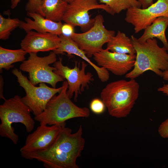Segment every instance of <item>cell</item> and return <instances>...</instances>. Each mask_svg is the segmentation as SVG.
Returning <instances> with one entry per match:
<instances>
[{
    "label": "cell",
    "mask_w": 168,
    "mask_h": 168,
    "mask_svg": "<svg viewBox=\"0 0 168 168\" xmlns=\"http://www.w3.org/2000/svg\"><path fill=\"white\" fill-rule=\"evenodd\" d=\"M60 42L59 47L53 51L56 54H63L67 53L68 55H77L86 62L96 71L99 79L102 82L107 81L110 78L109 72L102 67L93 63L85 53L78 46L76 42L69 37L61 34L59 35Z\"/></svg>",
    "instance_id": "16"
},
{
    "label": "cell",
    "mask_w": 168,
    "mask_h": 168,
    "mask_svg": "<svg viewBox=\"0 0 168 168\" xmlns=\"http://www.w3.org/2000/svg\"><path fill=\"white\" fill-rule=\"evenodd\" d=\"M21 0H11V8L14 9L17 5Z\"/></svg>",
    "instance_id": "29"
},
{
    "label": "cell",
    "mask_w": 168,
    "mask_h": 168,
    "mask_svg": "<svg viewBox=\"0 0 168 168\" xmlns=\"http://www.w3.org/2000/svg\"><path fill=\"white\" fill-rule=\"evenodd\" d=\"M106 49L122 54H134L136 53L131 38L120 31L107 43Z\"/></svg>",
    "instance_id": "19"
},
{
    "label": "cell",
    "mask_w": 168,
    "mask_h": 168,
    "mask_svg": "<svg viewBox=\"0 0 168 168\" xmlns=\"http://www.w3.org/2000/svg\"><path fill=\"white\" fill-rule=\"evenodd\" d=\"M27 15L33 19L25 18V21H20L19 27L26 32L33 30L41 33H50L60 35L62 34L61 21L55 22L46 18L35 12H27Z\"/></svg>",
    "instance_id": "15"
},
{
    "label": "cell",
    "mask_w": 168,
    "mask_h": 168,
    "mask_svg": "<svg viewBox=\"0 0 168 168\" xmlns=\"http://www.w3.org/2000/svg\"><path fill=\"white\" fill-rule=\"evenodd\" d=\"M12 73L16 77L19 86L25 91L26 95L22 98L23 102L30 108L35 116L41 113L50 100L56 94L59 93L62 89V86L58 88L51 87L44 83L35 86L16 68L12 70Z\"/></svg>",
    "instance_id": "7"
},
{
    "label": "cell",
    "mask_w": 168,
    "mask_h": 168,
    "mask_svg": "<svg viewBox=\"0 0 168 168\" xmlns=\"http://www.w3.org/2000/svg\"><path fill=\"white\" fill-rule=\"evenodd\" d=\"M3 79L2 78V76H0V87H1L2 90H0V98L3 99L4 100H5L6 99H5V98L4 97L2 93V87L3 86ZM1 89L0 90H1Z\"/></svg>",
    "instance_id": "30"
},
{
    "label": "cell",
    "mask_w": 168,
    "mask_h": 168,
    "mask_svg": "<svg viewBox=\"0 0 168 168\" xmlns=\"http://www.w3.org/2000/svg\"><path fill=\"white\" fill-rule=\"evenodd\" d=\"M168 26V17H158L144 29L143 34L138 40L140 42H144L148 39L156 38L162 42L163 47L168 51V42L165 35Z\"/></svg>",
    "instance_id": "17"
},
{
    "label": "cell",
    "mask_w": 168,
    "mask_h": 168,
    "mask_svg": "<svg viewBox=\"0 0 168 168\" xmlns=\"http://www.w3.org/2000/svg\"><path fill=\"white\" fill-rule=\"evenodd\" d=\"M105 105L102 100L96 98L93 99L91 102L90 108L93 113L96 114H100L105 111Z\"/></svg>",
    "instance_id": "24"
},
{
    "label": "cell",
    "mask_w": 168,
    "mask_h": 168,
    "mask_svg": "<svg viewBox=\"0 0 168 168\" xmlns=\"http://www.w3.org/2000/svg\"><path fill=\"white\" fill-rule=\"evenodd\" d=\"M29 54L28 59L22 62L19 69L28 73L29 80L32 84L35 86L41 83H47L56 88L57 83L64 80L54 72L56 68L49 66L57 61L56 54L53 51L43 57L38 56L37 53Z\"/></svg>",
    "instance_id": "6"
},
{
    "label": "cell",
    "mask_w": 168,
    "mask_h": 168,
    "mask_svg": "<svg viewBox=\"0 0 168 168\" xmlns=\"http://www.w3.org/2000/svg\"><path fill=\"white\" fill-rule=\"evenodd\" d=\"M62 89L57 96H54L47 103L44 110L35 116L34 119L40 124L52 125L66 123V121L78 117H89V109L80 107L74 104L67 94V81H64Z\"/></svg>",
    "instance_id": "4"
},
{
    "label": "cell",
    "mask_w": 168,
    "mask_h": 168,
    "mask_svg": "<svg viewBox=\"0 0 168 168\" xmlns=\"http://www.w3.org/2000/svg\"><path fill=\"white\" fill-rule=\"evenodd\" d=\"M93 59L98 66L117 76L126 75L133 68L136 54H122L102 49L95 54Z\"/></svg>",
    "instance_id": "13"
},
{
    "label": "cell",
    "mask_w": 168,
    "mask_h": 168,
    "mask_svg": "<svg viewBox=\"0 0 168 168\" xmlns=\"http://www.w3.org/2000/svg\"><path fill=\"white\" fill-rule=\"evenodd\" d=\"M66 123L49 126L40 124L33 132L29 134L24 145L20 148L21 154L47 148L54 142Z\"/></svg>",
    "instance_id": "12"
},
{
    "label": "cell",
    "mask_w": 168,
    "mask_h": 168,
    "mask_svg": "<svg viewBox=\"0 0 168 168\" xmlns=\"http://www.w3.org/2000/svg\"><path fill=\"white\" fill-rule=\"evenodd\" d=\"M139 85L134 79H121L107 84L100 94L109 114L117 118L126 117L138 98Z\"/></svg>",
    "instance_id": "3"
},
{
    "label": "cell",
    "mask_w": 168,
    "mask_h": 168,
    "mask_svg": "<svg viewBox=\"0 0 168 168\" xmlns=\"http://www.w3.org/2000/svg\"><path fill=\"white\" fill-rule=\"evenodd\" d=\"M103 16L98 15L95 17L93 26L82 33L74 32L70 37L88 58L103 49L102 47L115 35L114 30L107 29L104 25Z\"/></svg>",
    "instance_id": "8"
},
{
    "label": "cell",
    "mask_w": 168,
    "mask_h": 168,
    "mask_svg": "<svg viewBox=\"0 0 168 168\" xmlns=\"http://www.w3.org/2000/svg\"><path fill=\"white\" fill-rule=\"evenodd\" d=\"M43 0H28L26 5V10L27 12H36L44 16L41 8Z\"/></svg>",
    "instance_id": "23"
},
{
    "label": "cell",
    "mask_w": 168,
    "mask_h": 168,
    "mask_svg": "<svg viewBox=\"0 0 168 168\" xmlns=\"http://www.w3.org/2000/svg\"><path fill=\"white\" fill-rule=\"evenodd\" d=\"M161 16L168 17V0H157L145 9L129 8L127 10L125 20L134 26L135 33H137Z\"/></svg>",
    "instance_id": "11"
},
{
    "label": "cell",
    "mask_w": 168,
    "mask_h": 168,
    "mask_svg": "<svg viewBox=\"0 0 168 168\" xmlns=\"http://www.w3.org/2000/svg\"><path fill=\"white\" fill-rule=\"evenodd\" d=\"M20 21L17 18H11L4 17L0 15V39L5 40L8 39L11 32L19 27Z\"/></svg>",
    "instance_id": "22"
},
{
    "label": "cell",
    "mask_w": 168,
    "mask_h": 168,
    "mask_svg": "<svg viewBox=\"0 0 168 168\" xmlns=\"http://www.w3.org/2000/svg\"><path fill=\"white\" fill-rule=\"evenodd\" d=\"M62 34L69 36L74 32V27L72 25L65 23L63 24L61 28Z\"/></svg>",
    "instance_id": "26"
},
{
    "label": "cell",
    "mask_w": 168,
    "mask_h": 168,
    "mask_svg": "<svg viewBox=\"0 0 168 168\" xmlns=\"http://www.w3.org/2000/svg\"><path fill=\"white\" fill-rule=\"evenodd\" d=\"M62 62V58L59 57L54 63L53 66L56 68L54 72L67 80L68 83L67 94L71 99L74 95V100L76 101L78 95L93 81V75L91 72L86 73L88 64L85 61H82L81 64L75 61L74 67L72 68L63 65Z\"/></svg>",
    "instance_id": "9"
},
{
    "label": "cell",
    "mask_w": 168,
    "mask_h": 168,
    "mask_svg": "<svg viewBox=\"0 0 168 168\" xmlns=\"http://www.w3.org/2000/svg\"><path fill=\"white\" fill-rule=\"evenodd\" d=\"M136 51V58L133 69L125 77L135 79L150 70L162 77L163 72L168 68V53L164 47H159L155 38L144 42L139 41L133 35L130 38Z\"/></svg>",
    "instance_id": "2"
},
{
    "label": "cell",
    "mask_w": 168,
    "mask_h": 168,
    "mask_svg": "<svg viewBox=\"0 0 168 168\" xmlns=\"http://www.w3.org/2000/svg\"><path fill=\"white\" fill-rule=\"evenodd\" d=\"M68 4L63 0H44L41 10L46 18L60 21L63 20Z\"/></svg>",
    "instance_id": "18"
},
{
    "label": "cell",
    "mask_w": 168,
    "mask_h": 168,
    "mask_svg": "<svg viewBox=\"0 0 168 168\" xmlns=\"http://www.w3.org/2000/svg\"><path fill=\"white\" fill-rule=\"evenodd\" d=\"M158 132L163 138H168V118L162 122L159 127Z\"/></svg>",
    "instance_id": "25"
},
{
    "label": "cell",
    "mask_w": 168,
    "mask_h": 168,
    "mask_svg": "<svg viewBox=\"0 0 168 168\" xmlns=\"http://www.w3.org/2000/svg\"><path fill=\"white\" fill-rule=\"evenodd\" d=\"M98 0H73L68 3L63 21L74 27H79L84 32L93 25L95 18H91L90 10L102 9L113 15L111 10L107 5L99 3Z\"/></svg>",
    "instance_id": "10"
},
{
    "label": "cell",
    "mask_w": 168,
    "mask_h": 168,
    "mask_svg": "<svg viewBox=\"0 0 168 168\" xmlns=\"http://www.w3.org/2000/svg\"><path fill=\"white\" fill-rule=\"evenodd\" d=\"M59 36L50 33H41L32 30L26 32L20 43L21 48L27 53L53 51L59 46Z\"/></svg>",
    "instance_id": "14"
},
{
    "label": "cell",
    "mask_w": 168,
    "mask_h": 168,
    "mask_svg": "<svg viewBox=\"0 0 168 168\" xmlns=\"http://www.w3.org/2000/svg\"><path fill=\"white\" fill-rule=\"evenodd\" d=\"M27 53L22 48L12 50L0 46V70H8L13 67L14 63L23 62Z\"/></svg>",
    "instance_id": "20"
},
{
    "label": "cell",
    "mask_w": 168,
    "mask_h": 168,
    "mask_svg": "<svg viewBox=\"0 0 168 168\" xmlns=\"http://www.w3.org/2000/svg\"><path fill=\"white\" fill-rule=\"evenodd\" d=\"M141 4L142 8L145 9L153 3V0H137Z\"/></svg>",
    "instance_id": "28"
},
{
    "label": "cell",
    "mask_w": 168,
    "mask_h": 168,
    "mask_svg": "<svg viewBox=\"0 0 168 168\" xmlns=\"http://www.w3.org/2000/svg\"><path fill=\"white\" fill-rule=\"evenodd\" d=\"M64 1H66L67 2H68V3H70L72 2L73 0H63Z\"/></svg>",
    "instance_id": "31"
},
{
    "label": "cell",
    "mask_w": 168,
    "mask_h": 168,
    "mask_svg": "<svg viewBox=\"0 0 168 168\" xmlns=\"http://www.w3.org/2000/svg\"><path fill=\"white\" fill-rule=\"evenodd\" d=\"M162 77L164 80H168V68L163 72ZM157 91L168 96V84H164L162 86L159 87Z\"/></svg>",
    "instance_id": "27"
},
{
    "label": "cell",
    "mask_w": 168,
    "mask_h": 168,
    "mask_svg": "<svg viewBox=\"0 0 168 168\" xmlns=\"http://www.w3.org/2000/svg\"><path fill=\"white\" fill-rule=\"evenodd\" d=\"M100 3L105 4L110 8L113 15L118 14L123 10L131 7L141 8V4L137 0H98Z\"/></svg>",
    "instance_id": "21"
},
{
    "label": "cell",
    "mask_w": 168,
    "mask_h": 168,
    "mask_svg": "<svg viewBox=\"0 0 168 168\" xmlns=\"http://www.w3.org/2000/svg\"><path fill=\"white\" fill-rule=\"evenodd\" d=\"M30 108L18 95L4 100L0 105V135L10 139L16 145L18 136L15 133L12 125L20 123L25 127L27 133L31 132L35 127L34 120L32 117Z\"/></svg>",
    "instance_id": "5"
},
{
    "label": "cell",
    "mask_w": 168,
    "mask_h": 168,
    "mask_svg": "<svg viewBox=\"0 0 168 168\" xmlns=\"http://www.w3.org/2000/svg\"><path fill=\"white\" fill-rule=\"evenodd\" d=\"M83 129L80 125L77 132L64 126L53 143L45 149L21 154L24 158L36 159L46 168H78L76 163L85 145Z\"/></svg>",
    "instance_id": "1"
}]
</instances>
